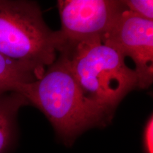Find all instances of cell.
Here are the masks:
<instances>
[{
    "label": "cell",
    "mask_w": 153,
    "mask_h": 153,
    "mask_svg": "<svg viewBox=\"0 0 153 153\" xmlns=\"http://www.w3.org/2000/svg\"><path fill=\"white\" fill-rule=\"evenodd\" d=\"M36 79L33 72L0 54V93L14 91L18 84Z\"/></svg>",
    "instance_id": "52a82bcc"
},
{
    "label": "cell",
    "mask_w": 153,
    "mask_h": 153,
    "mask_svg": "<svg viewBox=\"0 0 153 153\" xmlns=\"http://www.w3.org/2000/svg\"><path fill=\"white\" fill-rule=\"evenodd\" d=\"M14 91L46 116L57 138L68 147L89 129L106 127L114 116V111L84 94L62 53L41 77L18 84Z\"/></svg>",
    "instance_id": "6da1fadb"
},
{
    "label": "cell",
    "mask_w": 153,
    "mask_h": 153,
    "mask_svg": "<svg viewBox=\"0 0 153 153\" xmlns=\"http://www.w3.org/2000/svg\"><path fill=\"white\" fill-rule=\"evenodd\" d=\"M29 105L16 91L0 93V153H9L18 137L17 116L22 107Z\"/></svg>",
    "instance_id": "8992f818"
},
{
    "label": "cell",
    "mask_w": 153,
    "mask_h": 153,
    "mask_svg": "<svg viewBox=\"0 0 153 153\" xmlns=\"http://www.w3.org/2000/svg\"><path fill=\"white\" fill-rule=\"evenodd\" d=\"M144 153H153V117L151 116L145 123L143 134Z\"/></svg>",
    "instance_id": "9c48e42d"
},
{
    "label": "cell",
    "mask_w": 153,
    "mask_h": 153,
    "mask_svg": "<svg viewBox=\"0 0 153 153\" xmlns=\"http://www.w3.org/2000/svg\"><path fill=\"white\" fill-rule=\"evenodd\" d=\"M101 42L125 58L131 57L135 63L137 87H150L153 82V21L141 18L126 8Z\"/></svg>",
    "instance_id": "5b68a950"
},
{
    "label": "cell",
    "mask_w": 153,
    "mask_h": 153,
    "mask_svg": "<svg viewBox=\"0 0 153 153\" xmlns=\"http://www.w3.org/2000/svg\"><path fill=\"white\" fill-rule=\"evenodd\" d=\"M61 53L84 94L106 108L115 111L137 87L136 74L126 65L125 57L102 42L79 43Z\"/></svg>",
    "instance_id": "3957f363"
},
{
    "label": "cell",
    "mask_w": 153,
    "mask_h": 153,
    "mask_svg": "<svg viewBox=\"0 0 153 153\" xmlns=\"http://www.w3.org/2000/svg\"><path fill=\"white\" fill-rule=\"evenodd\" d=\"M65 48L60 30L48 27L36 1L0 0V54L38 79Z\"/></svg>",
    "instance_id": "7a4b0ae2"
},
{
    "label": "cell",
    "mask_w": 153,
    "mask_h": 153,
    "mask_svg": "<svg viewBox=\"0 0 153 153\" xmlns=\"http://www.w3.org/2000/svg\"><path fill=\"white\" fill-rule=\"evenodd\" d=\"M126 8L141 18L153 21L152 0H126Z\"/></svg>",
    "instance_id": "ba28073f"
},
{
    "label": "cell",
    "mask_w": 153,
    "mask_h": 153,
    "mask_svg": "<svg viewBox=\"0 0 153 153\" xmlns=\"http://www.w3.org/2000/svg\"><path fill=\"white\" fill-rule=\"evenodd\" d=\"M57 7L64 51L79 43L102 41L126 9L123 1L118 0H60Z\"/></svg>",
    "instance_id": "277c9868"
}]
</instances>
